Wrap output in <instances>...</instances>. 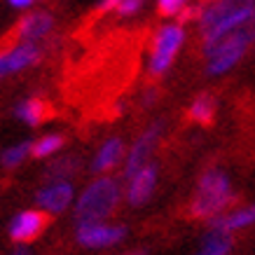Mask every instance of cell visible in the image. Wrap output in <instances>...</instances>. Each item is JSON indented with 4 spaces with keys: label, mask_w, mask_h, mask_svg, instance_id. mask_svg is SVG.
I'll list each match as a JSON object with an SVG mask.
<instances>
[{
    "label": "cell",
    "mask_w": 255,
    "mask_h": 255,
    "mask_svg": "<svg viewBox=\"0 0 255 255\" xmlns=\"http://www.w3.org/2000/svg\"><path fill=\"white\" fill-rule=\"evenodd\" d=\"M255 14V0H211L204 5L199 16V38L201 47L213 45L216 40L239 28Z\"/></svg>",
    "instance_id": "1"
},
{
    "label": "cell",
    "mask_w": 255,
    "mask_h": 255,
    "mask_svg": "<svg viewBox=\"0 0 255 255\" xmlns=\"http://www.w3.org/2000/svg\"><path fill=\"white\" fill-rule=\"evenodd\" d=\"M234 199L237 194H234L227 173L220 169H209L201 173L199 183H197V190L187 204V216L194 220H211L225 213V209L232 206Z\"/></svg>",
    "instance_id": "2"
},
{
    "label": "cell",
    "mask_w": 255,
    "mask_h": 255,
    "mask_svg": "<svg viewBox=\"0 0 255 255\" xmlns=\"http://www.w3.org/2000/svg\"><path fill=\"white\" fill-rule=\"evenodd\" d=\"M255 45V14L244 21L239 28L230 31L213 45L201 47V54L206 59V73L209 75H223L232 70L237 63L246 56V52Z\"/></svg>",
    "instance_id": "3"
},
{
    "label": "cell",
    "mask_w": 255,
    "mask_h": 255,
    "mask_svg": "<svg viewBox=\"0 0 255 255\" xmlns=\"http://www.w3.org/2000/svg\"><path fill=\"white\" fill-rule=\"evenodd\" d=\"M122 201V183L115 176H99L82 190L75 204V220L78 223H99L115 213Z\"/></svg>",
    "instance_id": "4"
},
{
    "label": "cell",
    "mask_w": 255,
    "mask_h": 255,
    "mask_svg": "<svg viewBox=\"0 0 255 255\" xmlns=\"http://www.w3.org/2000/svg\"><path fill=\"white\" fill-rule=\"evenodd\" d=\"M185 42V28L183 23H164L157 28L150 42V59H147V73L152 78H159L173 66L180 47Z\"/></svg>",
    "instance_id": "5"
},
{
    "label": "cell",
    "mask_w": 255,
    "mask_h": 255,
    "mask_svg": "<svg viewBox=\"0 0 255 255\" xmlns=\"http://www.w3.org/2000/svg\"><path fill=\"white\" fill-rule=\"evenodd\" d=\"M54 28V16L49 12H31L16 21L14 28H9L0 38V52H7L19 42H38L45 35H49Z\"/></svg>",
    "instance_id": "6"
},
{
    "label": "cell",
    "mask_w": 255,
    "mask_h": 255,
    "mask_svg": "<svg viewBox=\"0 0 255 255\" xmlns=\"http://www.w3.org/2000/svg\"><path fill=\"white\" fill-rule=\"evenodd\" d=\"M162 131H164V124L162 122H152L145 131L140 133L138 138L131 143V147L127 150V162H124V171H122L124 180H129L136 171L143 169V166L150 162V155L155 152L157 143H159V138H162Z\"/></svg>",
    "instance_id": "7"
},
{
    "label": "cell",
    "mask_w": 255,
    "mask_h": 255,
    "mask_svg": "<svg viewBox=\"0 0 255 255\" xmlns=\"http://www.w3.org/2000/svg\"><path fill=\"white\" fill-rule=\"evenodd\" d=\"M127 237V230L122 225H110V223H78V232L75 239L78 244L87 248H108L115 246Z\"/></svg>",
    "instance_id": "8"
},
{
    "label": "cell",
    "mask_w": 255,
    "mask_h": 255,
    "mask_svg": "<svg viewBox=\"0 0 255 255\" xmlns=\"http://www.w3.org/2000/svg\"><path fill=\"white\" fill-rule=\"evenodd\" d=\"M47 225H49V213L47 211H38V209L21 211L9 223V239L14 244H31L45 232Z\"/></svg>",
    "instance_id": "9"
},
{
    "label": "cell",
    "mask_w": 255,
    "mask_h": 255,
    "mask_svg": "<svg viewBox=\"0 0 255 255\" xmlns=\"http://www.w3.org/2000/svg\"><path fill=\"white\" fill-rule=\"evenodd\" d=\"M40 59H42V49L38 47V42H19L7 52H0V78L31 68L40 63Z\"/></svg>",
    "instance_id": "10"
},
{
    "label": "cell",
    "mask_w": 255,
    "mask_h": 255,
    "mask_svg": "<svg viewBox=\"0 0 255 255\" xmlns=\"http://www.w3.org/2000/svg\"><path fill=\"white\" fill-rule=\"evenodd\" d=\"M73 197H75V187L70 180H47V185L38 192L35 201L47 213H63L70 206Z\"/></svg>",
    "instance_id": "11"
},
{
    "label": "cell",
    "mask_w": 255,
    "mask_h": 255,
    "mask_svg": "<svg viewBox=\"0 0 255 255\" xmlns=\"http://www.w3.org/2000/svg\"><path fill=\"white\" fill-rule=\"evenodd\" d=\"M157 185V166L147 162L143 169H138L129 180H127V201L129 206H143Z\"/></svg>",
    "instance_id": "12"
},
{
    "label": "cell",
    "mask_w": 255,
    "mask_h": 255,
    "mask_svg": "<svg viewBox=\"0 0 255 255\" xmlns=\"http://www.w3.org/2000/svg\"><path fill=\"white\" fill-rule=\"evenodd\" d=\"M14 115L19 117L23 124H28V127H40L42 122H47L49 117L54 115V108H52V103L45 101L42 96H28V99H23L16 103Z\"/></svg>",
    "instance_id": "13"
},
{
    "label": "cell",
    "mask_w": 255,
    "mask_h": 255,
    "mask_svg": "<svg viewBox=\"0 0 255 255\" xmlns=\"http://www.w3.org/2000/svg\"><path fill=\"white\" fill-rule=\"evenodd\" d=\"M124 155H127V152H124V140L122 138H117V136L106 138L92 159V171L94 173H110V171L124 159Z\"/></svg>",
    "instance_id": "14"
},
{
    "label": "cell",
    "mask_w": 255,
    "mask_h": 255,
    "mask_svg": "<svg viewBox=\"0 0 255 255\" xmlns=\"http://www.w3.org/2000/svg\"><path fill=\"white\" fill-rule=\"evenodd\" d=\"M253 223H255V204H251V206L234 209L232 213H220V216L211 218L209 227L211 230H220V232H237V230L251 227Z\"/></svg>",
    "instance_id": "15"
},
{
    "label": "cell",
    "mask_w": 255,
    "mask_h": 255,
    "mask_svg": "<svg viewBox=\"0 0 255 255\" xmlns=\"http://www.w3.org/2000/svg\"><path fill=\"white\" fill-rule=\"evenodd\" d=\"M216 110H218L216 96L209 92H201L199 96L190 103L187 120L194 124H201V127H209V124H213V120H216Z\"/></svg>",
    "instance_id": "16"
},
{
    "label": "cell",
    "mask_w": 255,
    "mask_h": 255,
    "mask_svg": "<svg viewBox=\"0 0 255 255\" xmlns=\"http://www.w3.org/2000/svg\"><path fill=\"white\" fill-rule=\"evenodd\" d=\"M232 248V239L230 232H220V230H209V234L204 237V244L194 255H227Z\"/></svg>",
    "instance_id": "17"
},
{
    "label": "cell",
    "mask_w": 255,
    "mask_h": 255,
    "mask_svg": "<svg viewBox=\"0 0 255 255\" xmlns=\"http://www.w3.org/2000/svg\"><path fill=\"white\" fill-rule=\"evenodd\" d=\"M66 145V136L63 133H45L33 143V157L35 159H45V157H54L61 147Z\"/></svg>",
    "instance_id": "18"
},
{
    "label": "cell",
    "mask_w": 255,
    "mask_h": 255,
    "mask_svg": "<svg viewBox=\"0 0 255 255\" xmlns=\"http://www.w3.org/2000/svg\"><path fill=\"white\" fill-rule=\"evenodd\" d=\"M80 169L78 157H59L49 164L47 169V180H70V176H75Z\"/></svg>",
    "instance_id": "19"
},
{
    "label": "cell",
    "mask_w": 255,
    "mask_h": 255,
    "mask_svg": "<svg viewBox=\"0 0 255 255\" xmlns=\"http://www.w3.org/2000/svg\"><path fill=\"white\" fill-rule=\"evenodd\" d=\"M33 155V143L23 140V143H16V145H9L0 152V164L5 169H16L19 164L26 159V157Z\"/></svg>",
    "instance_id": "20"
},
{
    "label": "cell",
    "mask_w": 255,
    "mask_h": 255,
    "mask_svg": "<svg viewBox=\"0 0 255 255\" xmlns=\"http://www.w3.org/2000/svg\"><path fill=\"white\" fill-rule=\"evenodd\" d=\"M187 5H190V0H157V12L164 19H171V16L180 14Z\"/></svg>",
    "instance_id": "21"
},
{
    "label": "cell",
    "mask_w": 255,
    "mask_h": 255,
    "mask_svg": "<svg viewBox=\"0 0 255 255\" xmlns=\"http://www.w3.org/2000/svg\"><path fill=\"white\" fill-rule=\"evenodd\" d=\"M143 2H145V0H122V2H120V7H117L115 12L120 16H133L140 7H143Z\"/></svg>",
    "instance_id": "22"
},
{
    "label": "cell",
    "mask_w": 255,
    "mask_h": 255,
    "mask_svg": "<svg viewBox=\"0 0 255 255\" xmlns=\"http://www.w3.org/2000/svg\"><path fill=\"white\" fill-rule=\"evenodd\" d=\"M120 2H122V0H101V5L96 7V12H99V14H106V12H115V9L120 7Z\"/></svg>",
    "instance_id": "23"
},
{
    "label": "cell",
    "mask_w": 255,
    "mask_h": 255,
    "mask_svg": "<svg viewBox=\"0 0 255 255\" xmlns=\"http://www.w3.org/2000/svg\"><path fill=\"white\" fill-rule=\"evenodd\" d=\"M12 7H28V5H33V0H7Z\"/></svg>",
    "instance_id": "24"
},
{
    "label": "cell",
    "mask_w": 255,
    "mask_h": 255,
    "mask_svg": "<svg viewBox=\"0 0 255 255\" xmlns=\"http://www.w3.org/2000/svg\"><path fill=\"white\" fill-rule=\"evenodd\" d=\"M127 255H145V251H131V253H127Z\"/></svg>",
    "instance_id": "25"
},
{
    "label": "cell",
    "mask_w": 255,
    "mask_h": 255,
    "mask_svg": "<svg viewBox=\"0 0 255 255\" xmlns=\"http://www.w3.org/2000/svg\"><path fill=\"white\" fill-rule=\"evenodd\" d=\"M14 255H28V251H23V248H21V251H16Z\"/></svg>",
    "instance_id": "26"
}]
</instances>
